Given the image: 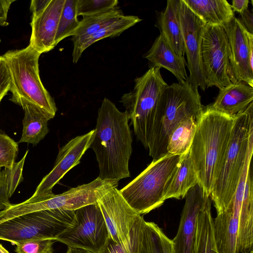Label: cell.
<instances>
[{
  "label": "cell",
  "mask_w": 253,
  "mask_h": 253,
  "mask_svg": "<svg viewBox=\"0 0 253 253\" xmlns=\"http://www.w3.org/2000/svg\"></svg>",
  "instance_id": "f6af8a7d"
},
{
  "label": "cell",
  "mask_w": 253,
  "mask_h": 253,
  "mask_svg": "<svg viewBox=\"0 0 253 253\" xmlns=\"http://www.w3.org/2000/svg\"><path fill=\"white\" fill-rule=\"evenodd\" d=\"M75 218L56 241L68 247L79 248L100 253L110 234L97 203L87 205L74 211Z\"/></svg>",
  "instance_id": "8fae6325"
},
{
  "label": "cell",
  "mask_w": 253,
  "mask_h": 253,
  "mask_svg": "<svg viewBox=\"0 0 253 253\" xmlns=\"http://www.w3.org/2000/svg\"><path fill=\"white\" fill-rule=\"evenodd\" d=\"M235 117L207 106L197 120L190 154L198 184L208 196L211 195L223 161Z\"/></svg>",
  "instance_id": "7a4b0ae2"
},
{
  "label": "cell",
  "mask_w": 253,
  "mask_h": 253,
  "mask_svg": "<svg viewBox=\"0 0 253 253\" xmlns=\"http://www.w3.org/2000/svg\"><path fill=\"white\" fill-rule=\"evenodd\" d=\"M10 77L6 63L0 56V103L10 90Z\"/></svg>",
  "instance_id": "e575fe53"
},
{
  "label": "cell",
  "mask_w": 253,
  "mask_h": 253,
  "mask_svg": "<svg viewBox=\"0 0 253 253\" xmlns=\"http://www.w3.org/2000/svg\"><path fill=\"white\" fill-rule=\"evenodd\" d=\"M144 221L142 216L140 215L134 223L126 242L117 243L109 237L100 253H139Z\"/></svg>",
  "instance_id": "f1b7e54d"
},
{
  "label": "cell",
  "mask_w": 253,
  "mask_h": 253,
  "mask_svg": "<svg viewBox=\"0 0 253 253\" xmlns=\"http://www.w3.org/2000/svg\"><path fill=\"white\" fill-rule=\"evenodd\" d=\"M179 15L182 32L187 66L190 74L188 82L195 89L204 91L206 84L202 67L201 49L206 24L183 0H179Z\"/></svg>",
  "instance_id": "7c38bea8"
},
{
  "label": "cell",
  "mask_w": 253,
  "mask_h": 253,
  "mask_svg": "<svg viewBox=\"0 0 253 253\" xmlns=\"http://www.w3.org/2000/svg\"><path fill=\"white\" fill-rule=\"evenodd\" d=\"M74 211L45 210L0 222V240L13 244L27 240L57 238L72 225Z\"/></svg>",
  "instance_id": "ba28073f"
},
{
  "label": "cell",
  "mask_w": 253,
  "mask_h": 253,
  "mask_svg": "<svg viewBox=\"0 0 253 253\" xmlns=\"http://www.w3.org/2000/svg\"><path fill=\"white\" fill-rule=\"evenodd\" d=\"M208 197L198 183L186 194L179 227L172 240L174 253H194L198 215Z\"/></svg>",
  "instance_id": "2e32d148"
},
{
  "label": "cell",
  "mask_w": 253,
  "mask_h": 253,
  "mask_svg": "<svg viewBox=\"0 0 253 253\" xmlns=\"http://www.w3.org/2000/svg\"><path fill=\"white\" fill-rule=\"evenodd\" d=\"M206 24L223 26L233 17L231 5L226 0H183Z\"/></svg>",
  "instance_id": "7402d4cb"
},
{
  "label": "cell",
  "mask_w": 253,
  "mask_h": 253,
  "mask_svg": "<svg viewBox=\"0 0 253 253\" xmlns=\"http://www.w3.org/2000/svg\"><path fill=\"white\" fill-rule=\"evenodd\" d=\"M15 104L24 111L22 133L19 143L37 145L48 133V121L51 118L39 107L26 100L21 99Z\"/></svg>",
  "instance_id": "44dd1931"
},
{
  "label": "cell",
  "mask_w": 253,
  "mask_h": 253,
  "mask_svg": "<svg viewBox=\"0 0 253 253\" xmlns=\"http://www.w3.org/2000/svg\"><path fill=\"white\" fill-rule=\"evenodd\" d=\"M179 0H168L166 7L159 19L161 33L180 56L184 57L185 50L179 15Z\"/></svg>",
  "instance_id": "603a6c76"
},
{
  "label": "cell",
  "mask_w": 253,
  "mask_h": 253,
  "mask_svg": "<svg viewBox=\"0 0 253 253\" xmlns=\"http://www.w3.org/2000/svg\"><path fill=\"white\" fill-rule=\"evenodd\" d=\"M211 202L210 196L198 214L194 253H218L216 248L213 232Z\"/></svg>",
  "instance_id": "cb8c5ba5"
},
{
  "label": "cell",
  "mask_w": 253,
  "mask_h": 253,
  "mask_svg": "<svg viewBox=\"0 0 253 253\" xmlns=\"http://www.w3.org/2000/svg\"><path fill=\"white\" fill-rule=\"evenodd\" d=\"M1 168H2V167L1 165V164H0V169H1Z\"/></svg>",
  "instance_id": "ee69618b"
},
{
  "label": "cell",
  "mask_w": 253,
  "mask_h": 253,
  "mask_svg": "<svg viewBox=\"0 0 253 253\" xmlns=\"http://www.w3.org/2000/svg\"><path fill=\"white\" fill-rule=\"evenodd\" d=\"M241 19L239 21L245 29L249 33L253 35V12L247 9L240 14Z\"/></svg>",
  "instance_id": "8d00e7d4"
},
{
  "label": "cell",
  "mask_w": 253,
  "mask_h": 253,
  "mask_svg": "<svg viewBox=\"0 0 253 253\" xmlns=\"http://www.w3.org/2000/svg\"><path fill=\"white\" fill-rule=\"evenodd\" d=\"M201 57L206 87L222 89L234 83L227 34L223 26L205 24Z\"/></svg>",
  "instance_id": "30bf717a"
},
{
  "label": "cell",
  "mask_w": 253,
  "mask_h": 253,
  "mask_svg": "<svg viewBox=\"0 0 253 253\" xmlns=\"http://www.w3.org/2000/svg\"><path fill=\"white\" fill-rule=\"evenodd\" d=\"M11 203L7 196L5 181L0 188V211L7 207Z\"/></svg>",
  "instance_id": "ab89813d"
},
{
  "label": "cell",
  "mask_w": 253,
  "mask_h": 253,
  "mask_svg": "<svg viewBox=\"0 0 253 253\" xmlns=\"http://www.w3.org/2000/svg\"><path fill=\"white\" fill-rule=\"evenodd\" d=\"M67 253H94L88 250L74 247H68Z\"/></svg>",
  "instance_id": "60d3db41"
},
{
  "label": "cell",
  "mask_w": 253,
  "mask_h": 253,
  "mask_svg": "<svg viewBox=\"0 0 253 253\" xmlns=\"http://www.w3.org/2000/svg\"><path fill=\"white\" fill-rule=\"evenodd\" d=\"M77 1H65L55 36L56 45L67 37L72 36L79 25L80 21L78 19L76 10Z\"/></svg>",
  "instance_id": "f546056e"
},
{
  "label": "cell",
  "mask_w": 253,
  "mask_h": 253,
  "mask_svg": "<svg viewBox=\"0 0 253 253\" xmlns=\"http://www.w3.org/2000/svg\"><path fill=\"white\" fill-rule=\"evenodd\" d=\"M49 1L50 0H32L30 5L32 15L42 11L47 6Z\"/></svg>",
  "instance_id": "f35d334b"
},
{
  "label": "cell",
  "mask_w": 253,
  "mask_h": 253,
  "mask_svg": "<svg viewBox=\"0 0 253 253\" xmlns=\"http://www.w3.org/2000/svg\"><path fill=\"white\" fill-rule=\"evenodd\" d=\"M65 0H50L41 12L32 15L29 45L41 54L56 46L55 39Z\"/></svg>",
  "instance_id": "e0dca14e"
},
{
  "label": "cell",
  "mask_w": 253,
  "mask_h": 253,
  "mask_svg": "<svg viewBox=\"0 0 253 253\" xmlns=\"http://www.w3.org/2000/svg\"><path fill=\"white\" fill-rule=\"evenodd\" d=\"M55 242L51 239H34L16 244V253H53V245Z\"/></svg>",
  "instance_id": "836d02e7"
},
{
  "label": "cell",
  "mask_w": 253,
  "mask_h": 253,
  "mask_svg": "<svg viewBox=\"0 0 253 253\" xmlns=\"http://www.w3.org/2000/svg\"><path fill=\"white\" fill-rule=\"evenodd\" d=\"M141 20L134 15H124L116 18L83 41L77 50L72 53L73 62L76 63L84 50L94 42L106 38L118 36Z\"/></svg>",
  "instance_id": "484cf974"
},
{
  "label": "cell",
  "mask_w": 253,
  "mask_h": 253,
  "mask_svg": "<svg viewBox=\"0 0 253 253\" xmlns=\"http://www.w3.org/2000/svg\"><path fill=\"white\" fill-rule=\"evenodd\" d=\"M249 3V0H233L230 5L233 12L241 14L248 9Z\"/></svg>",
  "instance_id": "74e56055"
},
{
  "label": "cell",
  "mask_w": 253,
  "mask_h": 253,
  "mask_svg": "<svg viewBox=\"0 0 253 253\" xmlns=\"http://www.w3.org/2000/svg\"><path fill=\"white\" fill-rule=\"evenodd\" d=\"M93 132L94 129L76 136L60 148L52 169L42 178L31 198L46 197L54 194V186L80 163L82 156L90 148Z\"/></svg>",
  "instance_id": "9a60e30c"
},
{
  "label": "cell",
  "mask_w": 253,
  "mask_h": 253,
  "mask_svg": "<svg viewBox=\"0 0 253 253\" xmlns=\"http://www.w3.org/2000/svg\"><path fill=\"white\" fill-rule=\"evenodd\" d=\"M168 86L161 76L160 68L150 67L142 76L135 79L133 90L121 97V102L126 109L134 134L147 149L159 102Z\"/></svg>",
  "instance_id": "8992f818"
},
{
  "label": "cell",
  "mask_w": 253,
  "mask_h": 253,
  "mask_svg": "<svg viewBox=\"0 0 253 253\" xmlns=\"http://www.w3.org/2000/svg\"><path fill=\"white\" fill-rule=\"evenodd\" d=\"M197 183L198 178L189 149L180 155L179 161L166 185L164 191V200L183 199L188 191Z\"/></svg>",
  "instance_id": "ffe728a7"
},
{
  "label": "cell",
  "mask_w": 253,
  "mask_h": 253,
  "mask_svg": "<svg viewBox=\"0 0 253 253\" xmlns=\"http://www.w3.org/2000/svg\"><path fill=\"white\" fill-rule=\"evenodd\" d=\"M0 253H10L1 244H0Z\"/></svg>",
  "instance_id": "7bdbcfd3"
},
{
  "label": "cell",
  "mask_w": 253,
  "mask_h": 253,
  "mask_svg": "<svg viewBox=\"0 0 253 253\" xmlns=\"http://www.w3.org/2000/svg\"><path fill=\"white\" fill-rule=\"evenodd\" d=\"M253 87L243 82H237L219 89L214 102L209 106L211 110L235 117L253 103Z\"/></svg>",
  "instance_id": "ac0fdd59"
},
{
  "label": "cell",
  "mask_w": 253,
  "mask_h": 253,
  "mask_svg": "<svg viewBox=\"0 0 253 253\" xmlns=\"http://www.w3.org/2000/svg\"><path fill=\"white\" fill-rule=\"evenodd\" d=\"M18 152V143L6 134L0 132V163L10 169L15 162Z\"/></svg>",
  "instance_id": "1f68e13d"
},
{
  "label": "cell",
  "mask_w": 253,
  "mask_h": 253,
  "mask_svg": "<svg viewBox=\"0 0 253 253\" xmlns=\"http://www.w3.org/2000/svg\"><path fill=\"white\" fill-rule=\"evenodd\" d=\"M117 0H77V14L85 16L99 13L116 8Z\"/></svg>",
  "instance_id": "4dcf8cb0"
},
{
  "label": "cell",
  "mask_w": 253,
  "mask_h": 253,
  "mask_svg": "<svg viewBox=\"0 0 253 253\" xmlns=\"http://www.w3.org/2000/svg\"><path fill=\"white\" fill-rule=\"evenodd\" d=\"M15 0H0V26H5L8 24L7 22L8 12L10 6Z\"/></svg>",
  "instance_id": "d590c367"
},
{
  "label": "cell",
  "mask_w": 253,
  "mask_h": 253,
  "mask_svg": "<svg viewBox=\"0 0 253 253\" xmlns=\"http://www.w3.org/2000/svg\"><path fill=\"white\" fill-rule=\"evenodd\" d=\"M5 181V178L3 170H1V169H0V188L2 187Z\"/></svg>",
  "instance_id": "b9f144b4"
},
{
  "label": "cell",
  "mask_w": 253,
  "mask_h": 253,
  "mask_svg": "<svg viewBox=\"0 0 253 253\" xmlns=\"http://www.w3.org/2000/svg\"><path fill=\"white\" fill-rule=\"evenodd\" d=\"M223 26L228 39L234 83L243 82L253 87V35L235 17Z\"/></svg>",
  "instance_id": "5bb4252c"
},
{
  "label": "cell",
  "mask_w": 253,
  "mask_h": 253,
  "mask_svg": "<svg viewBox=\"0 0 253 253\" xmlns=\"http://www.w3.org/2000/svg\"><path fill=\"white\" fill-rule=\"evenodd\" d=\"M144 57L149 61L150 67L163 68L170 71L178 83L188 81L185 68L187 63L184 57L177 54L161 33Z\"/></svg>",
  "instance_id": "d6986e66"
},
{
  "label": "cell",
  "mask_w": 253,
  "mask_h": 253,
  "mask_svg": "<svg viewBox=\"0 0 253 253\" xmlns=\"http://www.w3.org/2000/svg\"><path fill=\"white\" fill-rule=\"evenodd\" d=\"M180 155L168 153L152 162L120 192L138 214H146L162 206L164 191L180 160Z\"/></svg>",
  "instance_id": "52a82bcc"
},
{
  "label": "cell",
  "mask_w": 253,
  "mask_h": 253,
  "mask_svg": "<svg viewBox=\"0 0 253 253\" xmlns=\"http://www.w3.org/2000/svg\"><path fill=\"white\" fill-rule=\"evenodd\" d=\"M123 15L122 11L116 7L99 13L83 16L78 27L72 36L73 52L77 50L85 39L95 34L104 26Z\"/></svg>",
  "instance_id": "d4e9b609"
},
{
  "label": "cell",
  "mask_w": 253,
  "mask_h": 253,
  "mask_svg": "<svg viewBox=\"0 0 253 253\" xmlns=\"http://www.w3.org/2000/svg\"><path fill=\"white\" fill-rule=\"evenodd\" d=\"M26 151L23 158L18 162H15L10 169L4 168L5 184L7 196L10 198L18 185L23 180V170L26 157L28 153Z\"/></svg>",
  "instance_id": "d6a6232c"
},
{
  "label": "cell",
  "mask_w": 253,
  "mask_h": 253,
  "mask_svg": "<svg viewBox=\"0 0 253 253\" xmlns=\"http://www.w3.org/2000/svg\"><path fill=\"white\" fill-rule=\"evenodd\" d=\"M203 108L198 89L194 88L188 81L168 85L159 102L148 147L153 160L168 154V140L173 129L188 118H198Z\"/></svg>",
  "instance_id": "277c9868"
},
{
  "label": "cell",
  "mask_w": 253,
  "mask_h": 253,
  "mask_svg": "<svg viewBox=\"0 0 253 253\" xmlns=\"http://www.w3.org/2000/svg\"><path fill=\"white\" fill-rule=\"evenodd\" d=\"M41 54L30 45L26 47L8 50L3 55L10 77V100L15 103L23 99L41 109L51 119L57 108L53 98L43 86L39 74Z\"/></svg>",
  "instance_id": "5b68a950"
},
{
  "label": "cell",
  "mask_w": 253,
  "mask_h": 253,
  "mask_svg": "<svg viewBox=\"0 0 253 253\" xmlns=\"http://www.w3.org/2000/svg\"><path fill=\"white\" fill-rule=\"evenodd\" d=\"M116 181L102 180L99 177L91 182L71 188L62 194L39 198H30L16 204H10L0 211V220L4 221L23 214L45 210L75 211L97 203L101 194L107 188L118 186Z\"/></svg>",
  "instance_id": "9c48e42d"
},
{
  "label": "cell",
  "mask_w": 253,
  "mask_h": 253,
  "mask_svg": "<svg viewBox=\"0 0 253 253\" xmlns=\"http://www.w3.org/2000/svg\"><path fill=\"white\" fill-rule=\"evenodd\" d=\"M128 121L126 112L120 111L110 100L104 98L90 146L98 162V177L102 180L119 182L130 176L132 137Z\"/></svg>",
  "instance_id": "6da1fadb"
},
{
  "label": "cell",
  "mask_w": 253,
  "mask_h": 253,
  "mask_svg": "<svg viewBox=\"0 0 253 253\" xmlns=\"http://www.w3.org/2000/svg\"><path fill=\"white\" fill-rule=\"evenodd\" d=\"M118 186L105 190L98 197V205L106 223L110 237L117 243L126 242L136 220L140 215L126 202Z\"/></svg>",
  "instance_id": "4fadbf2b"
},
{
  "label": "cell",
  "mask_w": 253,
  "mask_h": 253,
  "mask_svg": "<svg viewBox=\"0 0 253 253\" xmlns=\"http://www.w3.org/2000/svg\"><path fill=\"white\" fill-rule=\"evenodd\" d=\"M198 119L193 116L188 118L173 129L168 140V153L181 155L189 149Z\"/></svg>",
  "instance_id": "83f0119b"
},
{
  "label": "cell",
  "mask_w": 253,
  "mask_h": 253,
  "mask_svg": "<svg viewBox=\"0 0 253 253\" xmlns=\"http://www.w3.org/2000/svg\"><path fill=\"white\" fill-rule=\"evenodd\" d=\"M139 253H174L173 241L157 224L144 221Z\"/></svg>",
  "instance_id": "4316f807"
},
{
  "label": "cell",
  "mask_w": 253,
  "mask_h": 253,
  "mask_svg": "<svg viewBox=\"0 0 253 253\" xmlns=\"http://www.w3.org/2000/svg\"><path fill=\"white\" fill-rule=\"evenodd\" d=\"M253 151V103L235 119L231 137L210 196L217 214L227 208Z\"/></svg>",
  "instance_id": "3957f363"
}]
</instances>
